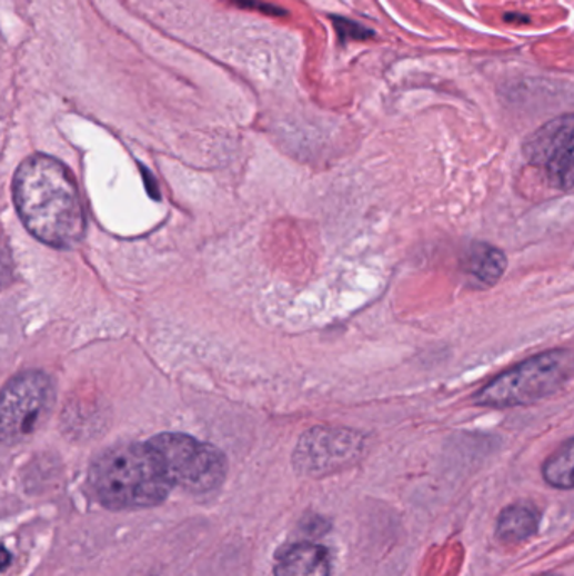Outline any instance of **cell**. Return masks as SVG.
Here are the masks:
<instances>
[{"instance_id": "1", "label": "cell", "mask_w": 574, "mask_h": 576, "mask_svg": "<svg viewBox=\"0 0 574 576\" xmlns=\"http://www.w3.org/2000/svg\"><path fill=\"white\" fill-rule=\"evenodd\" d=\"M14 201L32 237L52 248H74L83 240L87 216L70 170L54 157L36 153L16 170Z\"/></svg>"}, {"instance_id": "2", "label": "cell", "mask_w": 574, "mask_h": 576, "mask_svg": "<svg viewBox=\"0 0 574 576\" xmlns=\"http://www.w3.org/2000/svg\"><path fill=\"white\" fill-rule=\"evenodd\" d=\"M88 484L94 499L110 510L159 506L174 487L149 441L101 451L91 464Z\"/></svg>"}, {"instance_id": "3", "label": "cell", "mask_w": 574, "mask_h": 576, "mask_svg": "<svg viewBox=\"0 0 574 576\" xmlns=\"http://www.w3.org/2000/svg\"><path fill=\"white\" fill-rule=\"evenodd\" d=\"M573 376L574 352L570 349H551L495 376L475 393L474 403L494 410L530 407L556 395Z\"/></svg>"}, {"instance_id": "4", "label": "cell", "mask_w": 574, "mask_h": 576, "mask_svg": "<svg viewBox=\"0 0 574 576\" xmlns=\"http://www.w3.org/2000/svg\"><path fill=\"white\" fill-rule=\"evenodd\" d=\"M149 444L172 486L204 494L216 490L226 479V457L213 445L184 434L155 435Z\"/></svg>"}, {"instance_id": "5", "label": "cell", "mask_w": 574, "mask_h": 576, "mask_svg": "<svg viewBox=\"0 0 574 576\" xmlns=\"http://www.w3.org/2000/svg\"><path fill=\"white\" fill-rule=\"evenodd\" d=\"M52 403L54 388L48 376L28 371L12 378L2 399V437L6 444H18L31 437L48 418Z\"/></svg>"}, {"instance_id": "6", "label": "cell", "mask_w": 574, "mask_h": 576, "mask_svg": "<svg viewBox=\"0 0 574 576\" xmlns=\"http://www.w3.org/2000/svg\"><path fill=\"white\" fill-rule=\"evenodd\" d=\"M530 166L540 170L550 188H574V113H564L534 130L522 146Z\"/></svg>"}, {"instance_id": "7", "label": "cell", "mask_w": 574, "mask_h": 576, "mask_svg": "<svg viewBox=\"0 0 574 576\" xmlns=\"http://www.w3.org/2000/svg\"><path fill=\"white\" fill-rule=\"evenodd\" d=\"M364 435L348 428H312L300 438L293 466L300 474L322 477L358 463L364 454Z\"/></svg>"}, {"instance_id": "8", "label": "cell", "mask_w": 574, "mask_h": 576, "mask_svg": "<svg viewBox=\"0 0 574 576\" xmlns=\"http://www.w3.org/2000/svg\"><path fill=\"white\" fill-rule=\"evenodd\" d=\"M275 576H331V555L315 543H299L282 553Z\"/></svg>"}, {"instance_id": "9", "label": "cell", "mask_w": 574, "mask_h": 576, "mask_svg": "<svg viewBox=\"0 0 574 576\" xmlns=\"http://www.w3.org/2000/svg\"><path fill=\"white\" fill-rule=\"evenodd\" d=\"M541 513L534 504L515 503L499 514L495 536L505 545H518L537 535Z\"/></svg>"}, {"instance_id": "10", "label": "cell", "mask_w": 574, "mask_h": 576, "mask_svg": "<svg viewBox=\"0 0 574 576\" xmlns=\"http://www.w3.org/2000/svg\"><path fill=\"white\" fill-rule=\"evenodd\" d=\"M463 268L465 274L482 287H494L507 268V258L497 247L475 244L466 251Z\"/></svg>"}, {"instance_id": "11", "label": "cell", "mask_w": 574, "mask_h": 576, "mask_svg": "<svg viewBox=\"0 0 574 576\" xmlns=\"http://www.w3.org/2000/svg\"><path fill=\"white\" fill-rule=\"evenodd\" d=\"M543 479L554 489H574V438L564 441L543 464Z\"/></svg>"}, {"instance_id": "12", "label": "cell", "mask_w": 574, "mask_h": 576, "mask_svg": "<svg viewBox=\"0 0 574 576\" xmlns=\"http://www.w3.org/2000/svg\"><path fill=\"white\" fill-rule=\"evenodd\" d=\"M335 31L341 36L342 41H365V39L373 38L374 32L370 29L362 28L349 19L334 18Z\"/></svg>"}, {"instance_id": "13", "label": "cell", "mask_w": 574, "mask_h": 576, "mask_svg": "<svg viewBox=\"0 0 574 576\" xmlns=\"http://www.w3.org/2000/svg\"><path fill=\"white\" fill-rule=\"evenodd\" d=\"M231 2L240 6V8L258 9V11L265 12V14H285V11H282V9L275 8L272 4H265V2H258V0H231Z\"/></svg>"}, {"instance_id": "14", "label": "cell", "mask_w": 574, "mask_h": 576, "mask_svg": "<svg viewBox=\"0 0 574 576\" xmlns=\"http://www.w3.org/2000/svg\"><path fill=\"white\" fill-rule=\"evenodd\" d=\"M504 19H505V21H515V22L526 21V22H530V19L521 18V16H504Z\"/></svg>"}, {"instance_id": "15", "label": "cell", "mask_w": 574, "mask_h": 576, "mask_svg": "<svg viewBox=\"0 0 574 576\" xmlns=\"http://www.w3.org/2000/svg\"><path fill=\"white\" fill-rule=\"evenodd\" d=\"M4 569L9 566V552L8 549H4Z\"/></svg>"}, {"instance_id": "16", "label": "cell", "mask_w": 574, "mask_h": 576, "mask_svg": "<svg viewBox=\"0 0 574 576\" xmlns=\"http://www.w3.org/2000/svg\"><path fill=\"white\" fill-rule=\"evenodd\" d=\"M541 576H557V575H541Z\"/></svg>"}]
</instances>
